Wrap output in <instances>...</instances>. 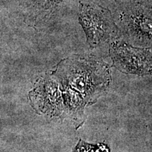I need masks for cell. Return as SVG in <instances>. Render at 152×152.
Instances as JSON below:
<instances>
[{"instance_id":"5b68a950","label":"cell","mask_w":152,"mask_h":152,"mask_svg":"<svg viewBox=\"0 0 152 152\" xmlns=\"http://www.w3.org/2000/svg\"><path fill=\"white\" fill-rule=\"evenodd\" d=\"M104 146H93L85 143L84 142L80 141L78 145L76 147L75 151L74 152H106L109 150H108L107 148H104Z\"/></svg>"},{"instance_id":"8992f818","label":"cell","mask_w":152,"mask_h":152,"mask_svg":"<svg viewBox=\"0 0 152 152\" xmlns=\"http://www.w3.org/2000/svg\"><path fill=\"white\" fill-rule=\"evenodd\" d=\"M115 2H132V1H138L142 0H113Z\"/></svg>"},{"instance_id":"52a82bcc","label":"cell","mask_w":152,"mask_h":152,"mask_svg":"<svg viewBox=\"0 0 152 152\" xmlns=\"http://www.w3.org/2000/svg\"><path fill=\"white\" fill-rule=\"evenodd\" d=\"M142 1H144V3L147 4H149L152 7V0H142Z\"/></svg>"},{"instance_id":"277c9868","label":"cell","mask_w":152,"mask_h":152,"mask_svg":"<svg viewBox=\"0 0 152 152\" xmlns=\"http://www.w3.org/2000/svg\"><path fill=\"white\" fill-rule=\"evenodd\" d=\"M109 54L114 66L123 73L152 75V52L149 48L134 47L117 39L110 44Z\"/></svg>"},{"instance_id":"3957f363","label":"cell","mask_w":152,"mask_h":152,"mask_svg":"<svg viewBox=\"0 0 152 152\" xmlns=\"http://www.w3.org/2000/svg\"><path fill=\"white\" fill-rule=\"evenodd\" d=\"M78 16L92 49L121 37L111 11L92 0H79Z\"/></svg>"},{"instance_id":"7a4b0ae2","label":"cell","mask_w":152,"mask_h":152,"mask_svg":"<svg viewBox=\"0 0 152 152\" xmlns=\"http://www.w3.org/2000/svg\"><path fill=\"white\" fill-rule=\"evenodd\" d=\"M114 3L112 14L121 35L140 47H152V7L142 1Z\"/></svg>"},{"instance_id":"6da1fadb","label":"cell","mask_w":152,"mask_h":152,"mask_svg":"<svg viewBox=\"0 0 152 152\" xmlns=\"http://www.w3.org/2000/svg\"><path fill=\"white\" fill-rule=\"evenodd\" d=\"M63 68L68 88L78 92L86 104L96 102L109 85V66L91 56H73L64 61Z\"/></svg>"}]
</instances>
